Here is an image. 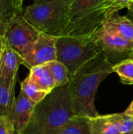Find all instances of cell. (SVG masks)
Here are the masks:
<instances>
[{"mask_svg": "<svg viewBox=\"0 0 133 134\" xmlns=\"http://www.w3.org/2000/svg\"><path fill=\"white\" fill-rule=\"evenodd\" d=\"M9 134H20V133H18V132H17L14 128H13V129H12V130L10 131Z\"/></svg>", "mask_w": 133, "mask_h": 134, "instance_id": "obj_27", "label": "cell"}, {"mask_svg": "<svg viewBox=\"0 0 133 134\" xmlns=\"http://www.w3.org/2000/svg\"><path fill=\"white\" fill-rule=\"evenodd\" d=\"M5 42L4 40V38L2 35H0V60H1V57L4 50V48H5Z\"/></svg>", "mask_w": 133, "mask_h": 134, "instance_id": "obj_25", "label": "cell"}, {"mask_svg": "<svg viewBox=\"0 0 133 134\" xmlns=\"http://www.w3.org/2000/svg\"><path fill=\"white\" fill-rule=\"evenodd\" d=\"M24 64L21 55L5 43L0 60V78L11 80L16 79L18 69Z\"/></svg>", "mask_w": 133, "mask_h": 134, "instance_id": "obj_11", "label": "cell"}, {"mask_svg": "<svg viewBox=\"0 0 133 134\" xmlns=\"http://www.w3.org/2000/svg\"><path fill=\"white\" fill-rule=\"evenodd\" d=\"M128 15L127 17L133 23V2H132L128 7Z\"/></svg>", "mask_w": 133, "mask_h": 134, "instance_id": "obj_23", "label": "cell"}, {"mask_svg": "<svg viewBox=\"0 0 133 134\" xmlns=\"http://www.w3.org/2000/svg\"><path fill=\"white\" fill-rule=\"evenodd\" d=\"M16 13L11 3V0H0V24Z\"/></svg>", "mask_w": 133, "mask_h": 134, "instance_id": "obj_19", "label": "cell"}, {"mask_svg": "<svg viewBox=\"0 0 133 134\" xmlns=\"http://www.w3.org/2000/svg\"><path fill=\"white\" fill-rule=\"evenodd\" d=\"M58 134H91L89 117L80 115H74Z\"/></svg>", "mask_w": 133, "mask_h": 134, "instance_id": "obj_15", "label": "cell"}, {"mask_svg": "<svg viewBox=\"0 0 133 134\" xmlns=\"http://www.w3.org/2000/svg\"><path fill=\"white\" fill-rule=\"evenodd\" d=\"M113 65L102 52L70 77L68 90L76 115L88 117L99 115L95 107L96 94L102 81L113 73Z\"/></svg>", "mask_w": 133, "mask_h": 134, "instance_id": "obj_1", "label": "cell"}, {"mask_svg": "<svg viewBox=\"0 0 133 134\" xmlns=\"http://www.w3.org/2000/svg\"><path fill=\"white\" fill-rule=\"evenodd\" d=\"M49 71H50L56 87L63 86L69 83L70 76L67 68L61 62L56 60H53L45 64Z\"/></svg>", "mask_w": 133, "mask_h": 134, "instance_id": "obj_16", "label": "cell"}, {"mask_svg": "<svg viewBox=\"0 0 133 134\" xmlns=\"http://www.w3.org/2000/svg\"><path fill=\"white\" fill-rule=\"evenodd\" d=\"M91 134H133V119L122 113L89 117Z\"/></svg>", "mask_w": 133, "mask_h": 134, "instance_id": "obj_8", "label": "cell"}, {"mask_svg": "<svg viewBox=\"0 0 133 134\" xmlns=\"http://www.w3.org/2000/svg\"><path fill=\"white\" fill-rule=\"evenodd\" d=\"M12 6L16 13H23V3L24 0H11Z\"/></svg>", "mask_w": 133, "mask_h": 134, "instance_id": "obj_22", "label": "cell"}, {"mask_svg": "<svg viewBox=\"0 0 133 134\" xmlns=\"http://www.w3.org/2000/svg\"><path fill=\"white\" fill-rule=\"evenodd\" d=\"M106 2L109 8L108 13L110 16L114 13L118 12L122 9L127 8L133 2V0H106Z\"/></svg>", "mask_w": 133, "mask_h": 134, "instance_id": "obj_20", "label": "cell"}, {"mask_svg": "<svg viewBox=\"0 0 133 134\" xmlns=\"http://www.w3.org/2000/svg\"><path fill=\"white\" fill-rule=\"evenodd\" d=\"M21 90L25 93V95L34 104H38L41 102L49 93L45 91L40 90L27 76L20 83Z\"/></svg>", "mask_w": 133, "mask_h": 134, "instance_id": "obj_18", "label": "cell"}, {"mask_svg": "<svg viewBox=\"0 0 133 134\" xmlns=\"http://www.w3.org/2000/svg\"><path fill=\"white\" fill-rule=\"evenodd\" d=\"M124 112H125V115H127L128 116H129L132 119H133V100L131 102L130 105L128 107V108Z\"/></svg>", "mask_w": 133, "mask_h": 134, "instance_id": "obj_24", "label": "cell"}, {"mask_svg": "<svg viewBox=\"0 0 133 134\" xmlns=\"http://www.w3.org/2000/svg\"><path fill=\"white\" fill-rule=\"evenodd\" d=\"M56 60L68 69L69 76L103 52L95 34L85 36H60L56 40Z\"/></svg>", "mask_w": 133, "mask_h": 134, "instance_id": "obj_5", "label": "cell"}, {"mask_svg": "<svg viewBox=\"0 0 133 134\" xmlns=\"http://www.w3.org/2000/svg\"><path fill=\"white\" fill-rule=\"evenodd\" d=\"M75 115L68 84L56 87L36 104L24 134H58Z\"/></svg>", "mask_w": 133, "mask_h": 134, "instance_id": "obj_2", "label": "cell"}, {"mask_svg": "<svg viewBox=\"0 0 133 134\" xmlns=\"http://www.w3.org/2000/svg\"><path fill=\"white\" fill-rule=\"evenodd\" d=\"M129 58H131V59H132L133 60V51L132 52V53L130 54V56H129Z\"/></svg>", "mask_w": 133, "mask_h": 134, "instance_id": "obj_28", "label": "cell"}, {"mask_svg": "<svg viewBox=\"0 0 133 134\" xmlns=\"http://www.w3.org/2000/svg\"><path fill=\"white\" fill-rule=\"evenodd\" d=\"M53 0H34V2H49Z\"/></svg>", "mask_w": 133, "mask_h": 134, "instance_id": "obj_26", "label": "cell"}, {"mask_svg": "<svg viewBox=\"0 0 133 134\" xmlns=\"http://www.w3.org/2000/svg\"><path fill=\"white\" fill-rule=\"evenodd\" d=\"M57 38L40 32L37 39L20 53L24 60V64L31 69L56 60Z\"/></svg>", "mask_w": 133, "mask_h": 134, "instance_id": "obj_7", "label": "cell"}, {"mask_svg": "<svg viewBox=\"0 0 133 134\" xmlns=\"http://www.w3.org/2000/svg\"><path fill=\"white\" fill-rule=\"evenodd\" d=\"M113 72H115L119 76L121 82L125 85H133V60L125 58L117 64H114L112 68Z\"/></svg>", "mask_w": 133, "mask_h": 134, "instance_id": "obj_17", "label": "cell"}, {"mask_svg": "<svg viewBox=\"0 0 133 134\" xmlns=\"http://www.w3.org/2000/svg\"><path fill=\"white\" fill-rule=\"evenodd\" d=\"M28 76L40 90L45 91L48 93H51L55 88H56L55 81L48 68L45 64L31 68Z\"/></svg>", "mask_w": 133, "mask_h": 134, "instance_id": "obj_14", "label": "cell"}, {"mask_svg": "<svg viewBox=\"0 0 133 134\" xmlns=\"http://www.w3.org/2000/svg\"><path fill=\"white\" fill-rule=\"evenodd\" d=\"M106 0H72L63 36L90 35L100 30L109 16Z\"/></svg>", "mask_w": 133, "mask_h": 134, "instance_id": "obj_3", "label": "cell"}, {"mask_svg": "<svg viewBox=\"0 0 133 134\" xmlns=\"http://www.w3.org/2000/svg\"><path fill=\"white\" fill-rule=\"evenodd\" d=\"M14 128L8 116H0V134H9Z\"/></svg>", "mask_w": 133, "mask_h": 134, "instance_id": "obj_21", "label": "cell"}, {"mask_svg": "<svg viewBox=\"0 0 133 134\" xmlns=\"http://www.w3.org/2000/svg\"><path fill=\"white\" fill-rule=\"evenodd\" d=\"M16 79L0 78V116H9L15 97Z\"/></svg>", "mask_w": 133, "mask_h": 134, "instance_id": "obj_13", "label": "cell"}, {"mask_svg": "<svg viewBox=\"0 0 133 134\" xmlns=\"http://www.w3.org/2000/svg\"><path fill=\"white\" fill-rule=\"evenodd\" d=\"M72 0L34 2L23 12L24 17L39 32L60 37L68 23Z\"/></svg>", "mask_w": 133, "mask_h": 134, "instance_id": "obj_4", "label": "cell"}, {"mask_svg": "<svg viewBox=\"0 0 133 134\" xmlns=\"http://www.w3.org/2000/svg\"><path fill=\"white\" fill-rule=\"evenodd\" d=\"M102 29L133 42V23L127 16H121L118 12L111 14L107 18Z\"/></svg>", "mask_w": 133, "mask_h": 134, "instance_id": "obj_12", "label": "cell"}, {"mask_svg": "<svg viewBox=\"0 0 133 134\" xmlns=\"http://www.w3.org/2000/svg\"><path fill=\"white\" fill-rule=\"evenodd\" d=\"M39 34L24 17L23 13H15L0 24V35L8 46L19 53L34 42Z\"/></svg>", "mask_w": 133, "mask_h": 134, "instance_id": "obj_6", "label": "cell"}, {"mask_svg": "<svg viewBox=\"0 0 133 134\" xmlns=\"http://www.w3.org/2000/svg\"><path fill=\"white\" fill-rule=\"evenodd\" d=\"M94 34L99 46L110 60L111 57L116 55H128L129 57L133 51L132 41L108 33L102 27Z\"/></svg>", "mask_w": 133, "mask_h": 134, "instance_id": "obj_10", "label": "cell"}, {"mask_svg": "<svg viewBox=\"0 0 133 134\" xmlns=\"http://www.w3.org/2000/svg\"><path fill=\"white\" fill-rule=\"evenodd\" d=\"M35 106L36 104L31 101L20 90L8 116L14 129L20 134L24 133L31 122Z\"/></svg>", "mask_w": 133, "mask_h": 134, "instance_id": "obj_9", "label": "cell"}]
</instances>
